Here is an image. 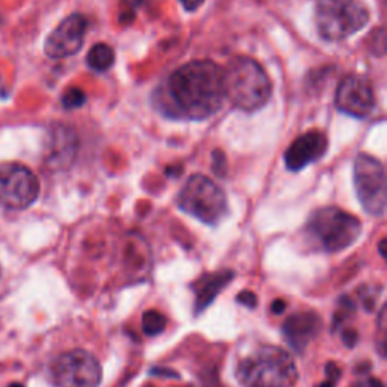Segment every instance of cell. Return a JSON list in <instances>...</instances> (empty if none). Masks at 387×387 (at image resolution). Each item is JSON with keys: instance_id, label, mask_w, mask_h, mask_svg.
I'll use <instances>...</instances> for the list:
<instances>
[{"instance_id": "1", "label": "cell", "mask_w": 387, "mask_h": 387, "mask_svg": "<svg viewBox=\"0 0 387 387\" xmlns=\"http://www.w3.org/2000/svg\"><path fill=\"white\" fill-rule=\"evenodd\" d=\"M226 102L224 72L211 59L179 67L154 91L153 106L171 120L205 121Z\"/></svg>"}, {"instance_id": "2", "label": "cell", "mask_w": 387, "mask_h": 387, "mask_svg": "<svg viewBox=\"0 0 387 387\" xmlns=\"http://www.w3.org/2000/svg\"><path fill=\"white\" fill-rule=\"evenodd\" d=\"M224 72V91L231 106L244 112H258L273 96V83L263 67L250 56H235Z\"/></svg>"}, {"instance_id": "3", "label": "cell", "mask_w": 387, "mask_h": 387, "mask_svg": "<svg viewBox=\"0 0 387 387\" xmlns=\"http://www.w3.org/2000/svg\"><path fill=\"white\" fill-rule=\"evenodd\" d=\"M236 378L244 387H293L298 369L288 351L263 345L238 363Z\"/></svg>"}, {"instance_id": "4", "label": "cell", "mask_w": 387, "mask_h": 387, "mask_svg": "<svg viewBox=\"0 0 387 387\" xmlns=\"http://www.w3.org/2000/svg\"><path fill=\"white\" fill-rule=\"evenodd\" d=\"M362 222L337 206H324L308 216L306 235L316 250L339 253L357 241L362 235Z\"/></svg>"}, {"instance_id": "5", "label": "cell", "mask_w": 387, "mask_h": 387, "mask_svg": "<svg viewBox=\"0 0 387 387\" xmlns=\"http://www.w3.org/2000/svg\"><path fill=\"white\" fill-rule=\"evenodd\" d=\"M368 8L359 0H318L315 25L324 41L340 43L355 35L369 23Z\"/></svg>"}, {"instance_id": "6", "label": "cell", "mask_w": 387, "mask_h": 387, "mask_svg": "<svg viewBox=\"0 0 387 387\" xmlns=\"http://www.w3.org/2000/svg\"><path fill=\"white\" fill-rule=\"evenodd\" d=\"M177 206L207 226H216L229 215L226 192L205 174L189 177L177 196Z\"/></svg>"}, {"instance_id": "7", "label": "cell", "mask_w": 387, "mask_h": 387, "mask_svg": "<svg viewBox=\"0 0 387 387\" xmlns=\"http://www.w3.org/2000/svg\"><path fill=\"white\" fill-rule=\"evenodd\" d=\"M354 188L362 207L370 216H383L387 206V183L384 167L377 158L360 153L353 168Z\"/></svg>"}, {"instance_id": "8", "label": "cell", "mask_w": 387, "mask_h": 387, "mask_svg": "<svg viewBox=\"0 0 387 387\" xmlns=\"http://www.w3.org/2000/svg\"><path fill=\"white\" fill-rule=\"evenodd\" d=\"M40 196V180L20 162L0 164V206L8 211H25Z\"/></svg>"}, {"instance_id": "9", "label": "cell", "mask_w": 387, "mask_h": 387, "mask_svg": "<svg viewBox=\"0 0 387 387\" xmlns=\"http://www.w3.org/2000/svg\"><path fill=\"white\" fill-rule=\"evenodd\" d=\"M50 377L56 387H98L103 370L96 355L85 350H73L53 360Z\"/></svg>"}, {"instance_id": "10", "label": "cell", "mask_w": 387, "mask_h": 387, "mask_svg": "<svg viewBox=\"0 0 387 387\" xmlns=\"http://www.w3.org/2000/svg\"><path fill=\"white\" fill-rule=\"evenodd\" d=\"M335 103L339 112L353 118H366L375 107L374 87L360 74H348L336 90Z\"/></svg>"}, {"instance_id": "11", "label": "cell", "mask_w": 387, "mask_h": 387, "mask_svg": "<svg viewBox=\"0 0 387 387\" xmlns=\"http://www.w3.org/2000/svg\"><path fill=\"white\" fill-rule=\"evenodd\" d=\"M85 35H87V19L77 12L68 15L45 38L44 53L50 59L74 56L83 48Z\"/></svg>"}, {"instance_id": "12", "label": "cell", "mask_w": 387, "mask_h": 387, "mask_svg": "<svg viewBox=\"0 0 387 387\" xmlns=\"http://www.w3.org/2000/svg\"><path fill=\"white\" fill-rule=\"evenodd\" d=\"M79 138L73 127L64 123H55L48 130L44 147V165L50 171H64L74 164Z\"/></svg>"}, {"instance_id": "13", "label": "cell", "mask_w": 387, "mask_h": 387, "mask_svg": "<svg viewBox=\"0 0 387 387\" xmlns=\"http://www.w3.org/2000/svg\"><path fill=\"white\" fill-rule=\"evenodd\" d=\"M328 149V139L321 130H308L300 135L284 151V164L289 171H301L321 160Z\"/></svg>"}, {"instance_id": "14", "label": "cell", "mask_w": 387, "mask_h": 387, "mask_svg": "<svg viewBox=\"0 0 387 387\" xmlns=\"http://www.w3.org/2000/svg\"><path fill=\"white\" fill-rule=\"evenodd\" d=\"M282 330L286 342L292 350L303 353L307 345L321 333L322 320L315 312H298L284 321Z\"/></svg>"}, {"instance_id": "15", "label": "cell", "mask_w": 387, "mask_h": 387, "mask_svg": "<svg viewBox=\"0 0 387 387\" xmlns=\"http://www.w3.org/2000/svg\"><path fill=\"white\" fill-rule=\"evenodd\" d=\"M235 273L229 269L216 271V273L201 275L198 280L192 284L193 293H196V307L193 312L200 315L203 311L213 303V300L218 297V293L233 280Z\"/></svg>"}, {"instance_id": "16", "label": "cell", "mask_w": 387, "mask_h": 387, "mask_svg": "<svg viewBox=\"0 0 387 387\" xmlns=\"http://www.w3.org/2000/svg\"><path fill=\"white\" fill-rule=\"evenodd\" d=\"M115 64V52L105 43L92 45L87 55V65L96 73H106Z\"/></svg>"}, {"instance_id": "17", "label": "cell", "mask_w": 387, "mask_h": 387, "mask_svg": "<svg viewBox=\"0 0 387 387\" xmlns=\"http://www.w3.org/2000/svg\"><path fill=\"white\" fill-rule=\"evenodd\" d=\"M167 327V318L158 311H147L143 315V331L147 336H158Z\"/></svg>"}, {"instance_id": "18", "label": "cell", "mask_w": 387, "mask_h": 387, "mask_svg": "<svg viewBox=\"0 0 387 387\" xmlns=\"http://www.w3.org/2000/svg\"><path fill=\"white\" fill-rule=\"evenodd\" d=\"M87 102V94L81 88H70L63 96V106L65 109H77Z\"/></svg>"}, {"instance_id": "19", "label": "cell", "mask_w": 387, "mask_h": 387, "mask_svg": "<svg viewBox=\"0 0 387 387\" xmlns=\"http://www.w3.org/2000/svg\"><path fill=\"white\" fill-rule=\"evenodd\" d=\"M355 307L353 301L346 297H342L339 300V312L335 315V325H340L345 320H350L351 315H354Z\"/></svg>"}, {"instance_id": "20", "label": "cell", "mask_w": 387, "mask_h": 387, "mask_svg": "<svg viewBox=\"0 0 387 387\" xmlns=\"http://www.w3.org/2000/svg\"><path fill=\"white\" fill-rule=\"evenodd\" d=\"M325 375H327L325 381H322L316 387H336L337 381L340 380V369L335 362L327 363V366H325Z\"/></svg>"}, {"instance_id": "21", "label": "cell", "mask_w": 387, "mask_h": 387, "mask_svg": "<svg viewBox=\"0 0 387 387\" xmlns=\"http://www.w3.org/2000/svg\"><path fill=\"white\" fill-rule=\"evenodd\" d=\"M359 295H360V300H362V303L363 306H365V308L368 312H373L374 311V306H375V301H377V295H378V292H375L374 289H362L359 292Z\"/></svg>"}, {"instance_id": "22", "label": "cell", "mask_w": 387, "mask_h": 387, "mask_svg": "<svg viewBox=\"0 0 387 387\" xmlns=\"http://www.w3.org/2000/svg\"><path fill=\"white\" fill-rule=\"evenodd\" d=\"M236 301H238L239 304H242L245 307L254 308V307L258 306V295L254 292H251V291H244V292H241L236 297Z\"/></svg>"}, {"instance_id": "23", "label": "cell", "mask_w": 387, "mask_h": 387, "mask_svg": "<svg viewBox=\"0 0 387 387\" xmlns=\"http://www.w3.org/2000/svg\"><path fill=\"white\" fill-rule=\"evenodd\" d=\"M342 339H344V342L348 348H353L355 344H357V340H359V335H357V331L353 330V328H348L345 331H342Z\"/></svg>"}, {"instance_id": "24", "label": "cell", "mask_w": 387, "mask_h": 387, "mask_svg": "<svg viewBox=\"0 0 387 387\" xmlns=\"http://www.w3.org/2000/svg\"><path fill=\"white\" fill-rule=\"evenodd\" d=\"M220 159H221L220 162L213 159V171H215V174H220L221 177H224V174H226V171H227V160H226V156H224V153H221Z\"/></svg>"}, {"instance_id": "25", "label": "cell", "mask_w": 387, "mask_h": 387, "mask_svg": "<svg viewBox=\"0 0 387 387\" xmlns=\"http://www.w3.org/2000/svg\"><path fill=\"white\" fill-rule=\"evenodd\" d=\"M179 2L182 3L185 10L192 12V11L198 10V8L205 3V0H179Z\"/></svg>"}, {"instance_id": "26", "label": "cell", "mask_w": 387, "mask_h": 387, "mask_svg": "<svg viewBox=\"0 0 387 387\" xmlns=\"http://www.w3.org/2000/svg\"><path fill=\"white\" fill-rule=\"evenodd\" d=\"M271 311L275 315H282L286 311V303L283 300H275L273 303V307H271Z\"/></svg>"}, {"instance_id": "27", "label": "cell", "mask_w": 387, "mask_h": 387, "mask_svg": "<svg viewBox=\"0 0 387 387\" xmlns=\"http://www.w3.org/2000/svg\"><path fill=\"white\" fill-rule=\"evenodd\" d=\"M151 374H158L160 377H174L177 378V374L173 373L171 369H160V368H156V369H153L151 370Z\"/></svg>"}, {"instance_id": "28", "label": "cell", "mask_w": 387, "mask_h": 387, "mask_svg": "<svg viewBox=\"0 0 387 387\" xmlns=\"http://www.w3.org/2000/svg\"><path fill=\"white\" fill-rule=\"evenodd\" d=\"M368 387H384V384L378 378H370L368 381Z\"/></svg>"}, {"instance_id": "29", "label": "cell", "mask_w": 387, "mask_h": 387, "mask_svg": "<svg viewBox=\"0 0 387 387\" xmlns=\"http://www.w3.org/2000/svg\"><path fill=\"white\" fill-rule=\"evenodd\" d=\"M384 247H386V239H381V242H380V254L383 258H386V250H384Z\"/></svg>"}, {"instance_id": "30", "label": "cell", "mask_w": 387, "mask_h": 387, "mask_svg": "<svg viewBox=\"0 0 387 387\" xmlns=\"http://www.w3.org/2000/svg\"><path fill=\"white\" fill-rule=\"evenodd\" d=\"M10 387H25V386L20 384V383H12V384H10Z\"/></svg>"}, {"instance_id": "31", "label": "cell", "mask_w": 387, "mask_h": 387, "mask_svg": "<svg viewBox=\"0 0 387 387\" xmlns=\"http://www.w3.org/2000/svg\"><path fill=\"white\" fill-rule=\"evenodd\" d=\"M0 274H2V269H0Z\"/></svg>"}]
</instances>
